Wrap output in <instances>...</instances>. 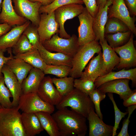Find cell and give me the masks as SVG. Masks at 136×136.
I'll use <instances>...</instances> for the list:
<instances>
[{
    "instance_id": "23",
    "label": "cell",
    "mask_w": 136,
    "mask_h": 136,
    "mask_svg": "<svg viewBox=\"0 0 136 136\" xmlns=\"http://www.w3.org/2000/svg\"><path fill=\"white\" fill-rule=\"evenodd\" d=\"M21 85L22 94L36 92L40 83L45 76L43 71L36 68L33 67Z\"/></svg>"
},
{
    "instance_id": "50",
    "label": "cell",
    "mask_w": 136,
    "mask_h": 136,
    "mask_svg": "<svg viewBox=\"0 0 136 136\" xmlns=\"http://www.w3.org/2000/svg\"><path fill=\"white\" fill-rule=\"evenodd\" d=\"M0 136H2L0 134Z\"/></svg>"
},
{
    "instance_id": "31",
    "label": "cell",
    "mask_w": 136,
    "mask_h": 136,
    "mask_svg": "<svg viewBox=\"0 0 136 136\" xmlns=\"http://www.w3.org/2000/svg\"><path fill=\"white\" fill-rule=\"evenodd\" d=\"M130 30L128 26L120 20L114 17L108 18L104 28V33L112 34L126 32Z\"/></svg>"
},
{
    "instance_id": "34",
    "label": "cell",
    "mask_w": 136,
    "mask_h": 136,
    "mask_svg": "<svg viewBox=\"0 0 136 136\" xmlns=\"http://www.w3.org/2000/svg\"><path fill=\"white\" fill-rule=\"evenodd\" d=\"M12 48V53L15 55L26 53L35 48L26 36L22 34Z\"/></svg>"
},
{
    "instance_id": "10",
    "label": "cell",
    "mask_w": 136,
    "mask_h": 136,
    "mask_svg": "<svg viewBox=\"0 0 136 136\" xmlns=\"http://www.w3.org/2000/svg\"><path fill=\"white\" fill-rule=\"evenodd\" d=\"M108 18L114 17L121 20L133 35H136V18L130 16L124 0H113L108 9Z\"/></svg>"
},
{
    "instance_id": "39",
    "label": "cell",
    "mask_w": 136,
    "mask_h": 136,
    "mask_svg": "<svg viewBox=\"0 0 136 136\" xmlns=\"http://www.w3.org/2000/svg\"><path fill=\"white\" fill-rule=\"evenodd\" d=\"M108 95L110 99L112 102L113 105L115 114V122L114 126H113L112 136L117 135L116 132L118 129L119 128L120 123L122 118L128 114L127 111L125 112H121L117 107L114 99L113 93H108Z\"/></svg>"
},
{
    "instance_id": "8",
    "label": "cell",
    "mask_w": 136,
    "mask_h": 136,
    "mask_svg": "<svg viewBox=\"0 0 136 136\" xmlns=\"http://www.w3.org/2000/svg\"><path fill=\"white\" fill-rule=\"evenodd\" d=\"M12 0L16 13L38 27L40 19L39 9L42 6L41 4L39 2H32L28 0Z\"/></svg>"
},
{
    "instance_id": "20",
    "label": "cell",
    "mask_w": 136,
    "mask_h": 136,
    "mask_svg": "<svg viewBox=\"0 0 136 136\" xmlns=\"http://www.w3.org/2000/svg\"><path fill=\"white\" fill-rule=\"evenodd\" d=\"M37 49L47 65H65L72 67L73 57L61 53L52 52L46 50L41 43Z\"/></svg>"
},
{
    "instance_id": "7",
    "label": "cell",
    "mask_w": 136,
    "mask_h": 136,
    "mask_svg": "<svg viewBox=\"0 0 136 136\" xmlns=\"http://www.w3.org/2000/svg\"><path fill=\"white\" fill-rule=\"evenodd\" d=\"M84 8L82 4H71L60 7L54 11L55 20L59 26L60 37L66 39L70 38L71 36L65 30L64 23L67 20L78 16L82 12Z\"/></svg>"
},
{
    "instance_id": "15",
    "label": "cell",
    "mask_w": 136,
    "mask_h": 136,
    "mask_svg": "<svg viewBox=\"0 0 136 136\" xmlns=\"http://www.w3.org/2000/svg\"><path fill=\"white\" fill-rule=\"evenodd\" d=\"M91 108L87 118L89 124V136H112L113 126L106 124Z\"/></svg>"
},
{
    "instance_id": "47",
    "label": "cell",
    "mask_w": 136,
    "mask_h": 136,
    "mask_svg": "<svg viewBox=\"0 0 136 136\" xmlns=\"http://www.w3.org/2000/svg\"><path fill=\"white\" fill-rule=\"evenodd\" d=\"M108 0H96V5L98 7L104 6Z\"/></svg>"
},
{
    "instance_id": "40",
    "label": "cell",
    "mask_w": 136,
    "mask_h": 136,
    "mask_svg": "<svg viewBox=\"0 0 136 136\" xmlns=\"http://www.w3.org/2000/svg\"><path fill=\"white\" fill-rule=\"evenodd\" d=\"M136 108V105H131L127 107V111L128 115L127 118L125 119L123 122L121 129L117 136H129L128 131V128L130 122L129 118L131 115Z\"/></svg>"
},
{
    "instance_id": "42",
    "label": "cell",
    "mask_w": 136,
    "mask_h": 136,
    "mask_svg": "<svg viewBox=\"0 0 136 136\" xmlns=\"http://www.w3.org/2000/svg\"><path fill=\"white\" fill-rule=\"evenodd\" d=\"M8 52L10 54L9 56L6 57L4 56V52L0 50V77L3 76L2 71L4 65L9 60L13 58V56L12 53V50L8 48Z\"/></svg>"
},
{
    "instance_id": "33",
    "label": "cell",
    "mask_w": 136,
    "mask_h": 136,
    "mask_svg": "<svg viewBox=\"0 0 136 136\" xmlns=\"http://www.w3.org/2000/svg\"><path fill=\"white\" fill-rule=\"evenodd\" d=\"M71 68V66L65 65H47L43 72L45 75L52 74L62 78L69 75Z\"/></svg>"
},
{
    "instance_id": "16",
    "label": "cell",
    "mask_w": 136,
    "mask_h": 136,
    "mask_svg": "<svg viewBox=\"0 0 136 136\" xmlns=\"http://www.w3.org/2000/svg\"><path fill=\"white\" fill-rule=\"evenodd\" d=\"M113 0H108L104 6L98 7L94 17L93 28L96 37L95 41L103 42L105 40L104 28L108 18V10L112 4Z\"/></svg>"
},
{
    "instance_id": "26",
    "label": "cell",
    "mask_w": 136,
    "mask_h": 136,
    "mask_svg": "<svg viewBox=\"0 0 136 136\" xmlns=\"http://www.w3.org/2000/svg\"><path fill=\"white\" fill-rule=\"evenodd\" d=\"M5 64L16 75L21 85L33 67L21 59L14 58L8 60Z\"/></svg>"
},
{
    "instance_id": "44",
    "label": "cell",
    "mask_w": 136,
    "mask_h": 136,
    "mask_svg": "<svg viewBox=\"0 0 136 136\" xmlns=\"http://www.w3.org/2000/svg\"><path fill=\"white\" fill-rule=\"evenodd\" d=\"M123 105L126 107L136 105V91L134 90L133 92L123 103Z\"/></svg>"
},
{
    "instance_id": "43",
    "label": "cell",
    "mask_w": 136,
    "mask_h": 136,
    "mask_svg": "<svg viewBox=\"0 0 136 136\" xmlns=\"http://www.w3.org/2000/svg\"><path fill=\"white\" fill-rule=\"evenodd\" d=\"M130 12L133 16H136V0H124Z\"/></svg>"
},
{
    "instance_id": "49",
    "label": "cell",
    "mask_w": 136,
    "mask_h": 136,
    "mask_svg": "<svg viewBox=\"0 0 136 136\" xmlns=\"http://www.w3.org/2000/svg\"><path fill=\"white\" fill-rule=\"evenodd\" d=\"M2 107L1 106V105H0V108H1V107Z\"/></svg>"
},
{
    "instance_id": "5",
    "label": "cell",
    "mask_w": 136,
    "mask_h": 136,
    "mask_svg": "<svg viewBox=\"0 0 136 136\" xmlns=\"http://www.w3.org/2000/svg\"><path fill=\"white\" fill-rule=\"evenodd\" d=\"M78 37L75 34L66 39L61 38L57 33L53 35L49 40L42 44L47 50L63 53L73 57L79 47Z\"/></svg>"
},
{
    "instance_id": "35",
    "label": "cell",
    "mask_w": 136,
    "mask_h": 136,
    "mask_svg": "<svg viewBox=\"0 0 136 136\" xmlns=\"http://www.w3.org/2000/svg\"><path fill=\"white\" fill-rule=\"evenodd\" d=\"M12 97L11 93L5 85L3 76L0 77V104L4 108H10L13 107L12 102L10 98Z\"/></svg>"
},
{
    "instance_id": "32",
    "label": "cell",
    "mask_w": 136,
    "mask_h": 136,
    "mask_svg": "<svg viewBox=\"0 0 136 136\" xmlns=\"http://www.w3.org/2000/svg\"><path fill=\"white\" fill-rule=\"evenodd\" d=\"M71 4L82 5L84 3L82 0H54L47 6H42L39 9V13L40 14L44 13H50L60 7Z\"/></svg>"
},
{
    "instance_id": "38",
    "label": "cell",
    "mask_w": 136,
    "mask_h": 136,
    "mask_svg": "<svg viewBox=\"0 0 136 136\" xmlns=\"http://www.w3.org/2000/svg\"><path fill=\"white\" fill-rule=\"evenodd\" d=\"M74 86L75 88L88 95L96 88L94 81L91 80L75 79Z\"/></svg>"
},
{
    "instance_id": "17",
    "label": "cell",
    "mask_w": 136,
    "mask_h": 136,
    "mask_svg": "<svg viewBox=\"0 0 136 136\" xmlns=\"http://www.w3.org/2000/svg\"><path fill=\"white\" fill-rule=\"evenodd\" d=\"M0 13V24L6 23L12 27L20 25L28 21L19 16L15 12L12 0H3Z\"/></svg>"
},
{
    "instance_id": "48",
    "label": "cell",
    "mask_w": 136,
    "mask_h": 136,
    "mask_svg": "<svg viewBox=\"0 0 136 136\" xmlns=\"http://www.w3.org/2000/svg\"><path fill=\"white\" fill-rule=\"evenodd\" d=\"M2 0H0V12H1V5L2 4Z\"/></svg>"
},
{
    "instance_id": "36",
    "label": "cell",
    "mask_w": 136,
    "mask_h": 136,
    "mask_svg": "<svg viewBox=\"0 0 136 136\" xmlns=\"http://www.w3.org/2000/svg\"><path fill=\"white\" fill-rule=\"evenodd\" d=\"M34 48L37 49L41 44L38 30V27L31 23L23 32Z\"/></svg>"
},
{
    "instance_id": "12",
    "label": "cell",
    "mask_w": 136,
    "mask_h": 136,
    "mask_svg": "<svg viewBox=\"0 0 136 136\" xmlns=\"http://www.w3.org/2000/svg\"><path fill=\"white\" fill-rule=\"evenodd\" d=\"M59 26L56 21L54 11L49 14H40V19L38 30L40 42L42 44L50 39L55 34L59 32Z\"/></svg>"
},
{
    "instance_id": "19",
    "label": "cell",
    "mask_w": 136,
    "mask_h": 136,
    "mask_svg": "<svg viewBox=\"0 0 136 136\" xmlns=\"http://www.w3.org/2000/svg\"><path fill=\"white\" fill-rule=\"evenodd\" d=\"M99 43L103 50V63L101 76L112 71L119 63L120 58L108 44L105 39L103 42Z\"/></svg>"
},
{
    "instance_id": "25",
    "label": "cell",
    "mask_w": 136,
    "mask_h": 136,
    "mask_svg": "<svg viewBox=\"0 0 136 136\" xmlns=\"http://www.w3.org/2000/svg\"><path fill=\"white\" fill-rule=\"evenodd\" d=\"M89 63L81 73L80 78L84 80H91L94 82L100 76L103 63L102 54L101 51L90 60Z\"/></svg>"
},
{
    "instance_id": "24",
    "label": "cell",
    "mask_w": 136,
    "mask_h": 136,
    "mask_svg": "<svg viewBox=\"0 0 136 136\" xmlns=\"http://www.w3.org/2000/svg\"><path fill=\"white\" fill-rule=\"evenodd\" d=\"M21 118L26 136H34L44 130L39 120L35 113L23 112Z\"/></svg>"
},
{
    "instance_id": "18",
    "label": "cell",
    "mask_w": 136,
    "mask_h": 136,
    "mask_svg": "<svg viewBox=\"0 0 136 136\" xmlns=\"http://www.w3.org/2000/svg\"><path fill=\"white\" fill-rule=\"evenodd\" d=\"M2 72L5 84L11 91L12 96L13 107H17L20 97L22 94L21 85L16 75L5 64L2 68Z\"/></svg>"
},
{
    "instance_id": "27",
    "label": "cell",
    "mask_w": 136,
    "mask_h": 136,
    "mask_svg": "<svg viewBox=\"0 0 136 136\" xmlns=\"http://www.w3.org/2000/svg\"><path fill=\"white\" fill-rule=\"evenodd\" d=\"M35 113L38 118L42 128L50 136H60L57 124L51 114L45 112Z\"/></svg>"
},
{
    "instance_id": "4",
    "label": "cell",
    "mask_w": 136,
    "mask_h": 136,
    "mask_svg": "<svg viewBox=\"0 0 136 136\" xmlns=\"http://www.w3.org/2000/svg\"><path fill=\"white\" fill-rule=\"evenodd\" d=\"M101 50L99 42L95 40L79 46L76 53L72 58L70 76L74 79L80 77L89 60L95 54H98Z\"/></svg>"
},
{
    "instance_id": "29",
    "label": "cell",
    "mask_w": 136,
    "mask_h": 136,
    "mask_svg": "<svg viewBox=\"0 0 136 136\" xmlns=\"http://www.w3.org/2000/svg\"><path fill=\"white\" fill-rule=\"evenodd\" d=\"M132 32L130 30L124 32L105 34V38L112 48L118 47L126 44Z\"/></svg>"
},
{
    "instance_id": "9",
    "label": "cell",
    "mask_w": 136,
    "mask_h": 136,
    "mask_svg": "<svg viewBox=\"0 0 136 136\" xmlns=\"http://www.w3.org/2000/svg\"><path fill=\"white\" fill-rule=\"evenodd\" d=\"M78 17L80 22L78 29V42L80 46L95 40L96 37L93 28L94 17L85 7Z\"/></svg>"
},
{
    "instance_id": "30",
    "label": "cell",
    "mask_w": 136,
    "mask_h": 136,
    "mask_svg": "<svg viewBox=\"0 0 136 136\" xmlns=\"http://www.w3.org/2000/svg\"><path fill=\"white\" fill-rule=\"evenodd\" d=\"M74 79L71 77L57 78H52L53 84L60 94L62 97L72 91L74 89Z\"/></svg>"
},
{
    "instance_id": "14",
    "label": "cell",
    "mask_w": 136,
    "mask_h": 136,
    "mask_svg": "<svg viewBox=\"0 0 136 136\" xmlns=\"http://www.w3.org/2000/svg\"><path fill=\"white\" fill-rule=\"evenodd\" d=\"M36 93L43 101L54 106L58 103L62 97L54 86L52 78L49 76L44 77Z\"/></svg>"
},
{
    "instance_id": "3",
    "label": "cell",
    "mask_w": 136,
    "mask_h": 136,
    "mask_svg": "<svg viewBox=\"0 0 136 136\" xmlns=\"http://www.w3.org/2000/svg\"><path fill=\"white\" fill-rule=\"evenodd\" d=\"M58 110L67 107L87 118L94 105L88 95L74 88L71 92L62 96L56 106Z\"/></svg>"
},
{
    "instance_id": "37",
    "label": "cell",
    "mask_w": 136,
    "mask_h": 136,
    "mask_svg": "<svg viewBox=\"0 0 136 136\" xmlns=\"http://www.w3.org/2000/svg\"><path fill=\"white\" fill-rule=\"evenodd\" d=\"M89 96L94 104L96 113L103 120V116L100 109V103L101 101L105 98L106 93L95 88L89 93Z\"/></svg>"
},
{
    "instance_id": "2",
    "label": "cell",
    "mask_w": 136,
    "mask_h": 136,
    "mask_svg": "<svg viewBox=\"0 0 136 136\" xmlns=\"http://www.w3.org/2000/svg\"><path fill=\"white\" fill-rule=\"evenodd\" d=\"M19 110L17 107L0 108V134L2 136H26Z\"/></svg>"
},
{
    "instance_id": "46",
    "label": "cell",
    "mask_w": 136,
    "mask_h": 136,
    "mask_svg": "<svg viewBox=\"0 0 136 136\" xmlns=\"http://www.w3.org/2000/svg\"><path fill=\"white\" fill-rule=\"evenodd\" d=\"M32 2H38L40 3L42 6H46L51 4L54 0H28Z\"/></svg>"
},
{
    "instance_id": "41",
    "label": "cell",
    "mask_w": 136,
    "mask_h": 136,
    "mask_svg": "<svg viewBox=\"0 0 136 136\" xmlns=\"http://www.w3.org/2000/svg\"><path fill=\"white\" fill-rule=\"evenodd\" d=\"M85 6L87 11L94 17L97 12L98 7L97 6L96 0H82Z\"/></svg>"
},
{
    "instance_id": "13",
    "label": "cell",
    "mask_w": 136,
    "mask_h": 136,
    "mask_svg": "<svg viewBox=\"0 0 136 136\" xmlns=\"http://www.w3.org/2000/svg\"><path fill=\"white\" fill-rule=\"evenodd\" d=\"M130 80L120 79L114 80L106 82L97 88L104 93H114L119 95L121 99L126 100L133 92L129 86Z\"/></svg>"
},
{
    "instance_id": "1",
    "label": "cell",
    "mask_w": 136,
    "mask_h": 136,
    "mask_svg": "<svg viewBox=\"0 0 136 136\" xmlns=\"http://www.w3.org/2000/svg\"><path fill=\"white\" fill-rule=\"evenodd\" d=\"M52 116L60 136H85L86 134V118L82 115L65 107L58 110Z\"/></svg>"
},
{
    "instance_id": "45",
    "label": "cell",
    "mask_w": 136,
    "mask_h": 136,
    "mask_svg": "<svg viewBox=\"0 0 136 136\" xmlns=\"http://www.w3.org/2000/svg\"><path fill=\"white\" fill-rule=\"evenodd\" d=\"M12 27L7 24H0V37L8 32L12 28Z\"/></svg>"
},
{
    "instance_id": "28",
    "label": "cell",
    "mask_w": 136,
    "mask_h": 136,
    "mask_svg": "<svg viewBox=\"0 0 136 136\" xmlns=\"http://www.w3.org/2000/svg\"><path fill=\"white\" fill-rule=\"evenodd\" d=\"M13 58L21 59L33 67L43 71L47 65L41 57L38 49L35 48L26 53L14 55Z\"/></svg>"
},
{
    "instance_id": "22",
    "label": "cell",
    "mask_w": 136,
    "mask_h": 136,
    "mask_svg": "<svg viewBox=\"0 0 136 136\" xmlns=\"http://www.w3.org/2000/svg\"><path fill=\"white\" fill-rule=\"evenodd\" d=\"M127 79L131 80L133 87L136 85V68L126 70L123 69L117 72H112L105 75L98 77L94 83L97 88L103 84L107 82L115 79Z\"/></svg>"
},
{
    "instance_id": "21",
    "label": "cell",
    "mask_w": 136,
    "mask_h": 136,
    "mask_svg": "<svg viewBox=\"0 0 136 136\" xmlns=\"http://www.w3.org/2000/svg\"><path fill=\"white\" fill-rule=\"evenodd\" d=\"M30 23L28 21L23 25L14 26L6 33L1 36L0 50L5 52L8 48H12Z\"/></svg>"
},
{
    "instance_id": "6",
    "label": "cell",
    "mask_w": 136,
    "mask_h": 136,
    "mask_svg": "<svg viewBox=\"0 0 136 136\" xmlns=\"http://www.w3.org/2000/svg\"><path fill=\"white\" fill-rule=\"evenodd\" d=\"M17 107L23 112L27 113L45 112L51 114L55 110L54 106L43 101L36 92L22 94Z\"/></svg>"
},
{
    "instance_id": "11",
    "label": "cell",
    "mask_w": 136,
    "mask_h": 136,
    "mask_svg": "<svg viewBox=\"0 0 136 136\" xmlns=\"http://www.w3.org/2000/svg\"><path fill=\"white\" fill-rule=\"evenodd\" d=\"M134 35L132 33L128 42L124 45L112 48L120 56V61L115 68L121 70L136 66V50L133 43Z\"/></svg>"
}]
</instances>
